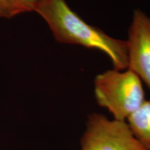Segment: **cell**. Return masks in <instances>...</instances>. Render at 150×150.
Instances as JSON below:
<instances>
[{"mask_svg": "<svg viewBox=\"0 0 150 150\" xmlns=\"http://www.w3.org/2000/svg\"><path fill=\"white\" fill-rule=\"evenodd\" d=\"M34 11L47 22L58 42L102 52L110 59L115 70L122 71L128 67L127 40L110 37L88 24L65 0H40Z\"/></svg>", "mask_w": 150, "mask_h": 150, "instance_id": "1", "label": "cell"}, {"mask_svg": "<svg viewBox=\"0 0 150 150\" xmlns=\"http://www.w3.org/2000/svg\"><path fill=\"white\" fill-rule=\"evenodd\" d=\"M94 85L97 104L107 109L117 120L126 121L146 100L141 79L129 69H113L99 74Z\"/></svg>", "mask_w": 150, "mask_h": 150, "instance_id": "2", "label": "cell"}, {"mask_svg": "<svg viewBox=\"0 0 150 150\" xmlns=\"http://www.w3.org/2000/svg\"><path fill=\"white\" fill-rule=\"evenodd\" d=\"M79 150H146L132 134L126 121L93 113L86 122Z\"/></svg>", "mask_w": 150, "mask_h": 150, "instance_id": "3", "label": "cell"}, {"mask_svg": "<svg viewBox=\"0 0 150 150\" xmlns=\"http://www.w3.org/2000/svg\"><path fill=\"white\" fill-rule=\"evenodd\" d=\"M127 43L128 69L150 91V18L140 9L134 12Z\"/></svg>", "mask_w": 150, "mask_h": 150, "instance_id": "4", "label": "cell"}, {"mask_svg": "<svg viewBox=\"0 0 150 150\" xmlns=\"http://www.w3.org/2000/svg\"><path fill=\"white\" fill-rule=\"evenodd\" d=\"M126 122L138 142L146 150H150V99L145 100Z\"/></svg>", "mask_w": 150, "mask_h": 150, "instance_id": "5", "label": "cell"}, {"mask_svg": "<svg viewBox=\"0 0 150 150\" xmlns=\"http://www.w3.org/2000/svg\"><path fill=\"white\" fill-rule=\"evenodd\" d=\"M10 9L12 16L22 13L34 11L36 5L40 0H2Z\"/></svg>", "mask_w": 150, "mask_h": 150, "instance_id": "6", "label": "cell"}, {"mask_svg": "<svg viewBox=\"0 0 150 150\" xmlns=\"http://www.w3.org/2000/svg\"><path fill=\"white\" fill-rule=\"evenodd\" d=\"M0 17H4V18H12V14L10 9L2 0H0Z\"/></svg>", "mask_w": 150, "mask_h": 150, "instance_id": "7", "label": "cell"}]
</instances>
